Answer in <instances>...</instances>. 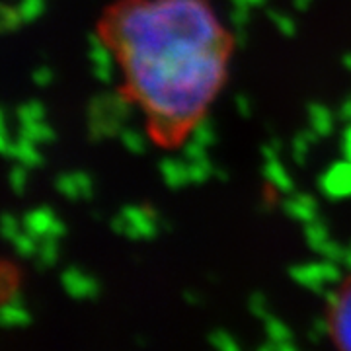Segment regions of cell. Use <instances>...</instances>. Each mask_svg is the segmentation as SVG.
Returning a JSON list of instances; mask_svg holds the SVG:
<instances>
[{
    "label": "cell",
    "instance_id": "cell-30",
    "mask_svg": "<svg viewBox=\"0 0 351 351\" xmlns=\"http://www.w3.org/2000/svg\"><path fill=\"white\" fill-rule=\"evenodd\" d=\"M6 143H8V141H6V137H4V133L0 131V152L4 151V147H6Z\"/></svg>",
    "mask_w": 351,
    "mask_h": 351
},
{
    "label": "cell",
    "instance_id": "cell-11",
    "mask_svg": "<svg viewBox=\"0 0 351 351\" xmlns=\"http://www.w3.org/2000/svg\"><path fill=\"white\" fill-rule=\"evenodd\" d=\"M29 324V314L24 306L16 304H2L0 306V326H25Z\"/></svg>",
    "mask_w": 351,
    "mask_h": 351
},
{
    "label": "cell",
    "instance_id": "cell-23",
    "mask_svg": "<svg viewBox=\"0 0 351 351\" xmlns=\"http://www.w3.org/2000/svg\"><path fill=\"white\" fill-rule=\"evenodd\" d=\"M8 182L16 193H24L25 189V168L24 166H14L8 176Z\"/></svg>",
    "mask_w": 351,
    "mask_h": 351
},
{
    "label": "cell",
    "instance_id": "cell-25",
    "mask_svg": "<svg viewBox=\"0 0 351 351\" xmlns=\"http://www.w3.org/2000/svg\"><path fill=\"white\" fill-rule=\"evenodd\" d=\"M34 80H36V84H39V86H45V84H49L51 80H53V73H51L47 66H39L38 71L34 73Z\"/></svg>",
    "mask_w": 351,
    "mask_h": 351
},
{
    "label": "cell",
    "instance_id": "cell-20",
    "mask_svg": "<svg viewBox=\"0 0 351 351\" xmlns=\"http://www.w3.org/2000/svg\"><path fill=\"white\" fill-rule=\"evenodd\" d=\"M267 176L271 180V184L279 189H291V182H289L287 172L283 170V166L279 162H271L267 164Z\"/></svg>",
    "mask_w": 351,
    "mask_h": 351
},
{
    "label": "cell",
    "instance_id": "cell-5",
    "mask_svg": "<svg viewBox=\"0 0 351 351\" xmlns=\"http://www.w3.org/2000/svg\"><path fill=\"white\" fill-rule=\"evenodd\" d=\"M293 277L304 287L313 289V291H320V289L328 287L332 281L338 279V267L332 263V260L322 263H311V265L295 267L293 269Z\"/></svg>",
    "mask_w": 351,
    "mask_h": 351
},
{
    "label": "cell",
    "instance_id": "cell-10",
    "mask_svg": "<svg viewBox=\"0 0 351 351\" xmlns=\"http://www.w3.org/2000/svg\"><path fill=\"white\" fill-rule=\"evenodd\" d=\"M162 174L166 184H170L172 188H180L191 180L188 162H182V160H164Z\"/></svg>",
    "mask_w": 351,
    "mask_h": 351
},
{
    "label": "cell",
    "instance_id": "cell-32",
    "mask_svg": "<svg viewBox=\"0 0 351 351\" xmlns=\"http://www.w3.org/2000/svg\"><path fill=\"white\" fill-rule=\"evenodd\" d=\"M0 131L4 133V113H2V110H0Z\"/></svg>",
    "mask_w": 351,
    "mask_h": 351
},
{
    "label": "cell",
    "instance_id": "cell-26",
    "mask_svg": "<svg viewBox=\"0 0 351 351\" xmlns=\"http://www.w3.org/2000/svg\"><path fill=\"white\" fill-rule=\"evenodd\" d=\"M123 141H125V145L131 151H141L143 149V141H141L137 133L133 135L131 131H123Z\"/></svg>",
    "mask_w": 351,
    "mask_h": 351
},
{
    "label": "cell",
    "instance_id": "cell-24",
    "mask_svg": "<svg viewBox=\"0 0 351 351\" xmlns=\"http://www.w3.org/2000/svg\"><path fill=\"white\" fill-rule=\"evenodd\" d=\"M75 178L76 182H78V188H80V195L82 197H90V193H92V180L84 172H75Z\"/></svg>",
    "mask_w": 351,
    "mask_h": 351
},
{
    "label": "cell",
    "instance_id": "cell-22",
    "mask_svg": "<svg viewBox=\"0 0 351 351\" xmlns=\"http://www.w3.org/2000/svg\"><path fill=\"white\" fill-rule=\"evenodd\" d=\"M41 10H43V0H24V2L18 6V12H20L24 22L36 20L39 14H41Z\"/></svg>",
    "mask_w": 351,
    "mask_h": 351
},
{
    "label": "cell",
    "instance_id": "cell-14",
    "mask_svg": "<svg viewBox=\"0 0 351 351\" xmlns=\"http://www.w3.org/2000/svg\"><path fill=\"white\" fill-rule=\"evenodd\" d=\"M287 211L293 217L301 219V221H313L314 219V211H316V205L314 201L308 197V195H299V197H293L289 199L287 203Z\"/></svg>",
    "mask_w": 351,
    "mask_h": 351
},
{
    "label": "cell",
    "instance_id": "cell-29",
    "mask_svg": "<svg viewBox=\"0 0 351 351\" xmlns=\"http://www.w3.org/2000/svg\"><path fill=\"white\" fill-rule=\"evenodd\" d=\"M343 149L348 154V160H351V127L346 131V138H343Z\"/></svg>",
    "mask_w": 351,
    "mask_h": 351
},
{
    "label": "cell",
    "instance_id": "cell-7",
    "mask_svg": "<svg viewBox=\"0 0 351 351\" xmlns=\"http://www.w3.org/2000/svg\"><path fill=\"white\" fill-rule=\"evenodd\" d=\"M63 287L66 289L69 295H73L76 299H90L98 295V283L94 277L86 276L82 271H78L76 267H71L63 274Z\"/></svg>",
    "mask_w": 351,
    "mask_h": 351
},
{
    "label": "cell",
    "instance_id": "cell-28",
    "mask_svg": "<svg viewBox=\"0 0 351 351\" xmlns=\"http://www.w3.org/2000/svg\"><path fill=\"white\" fill-rule=\"evenodd\" d=\"M6 302L16 304V306H24V299H22V295H20L18 291H10L8 297H6Z\"/></svg>",
    "mask_w": 351,
    "mask_h": 351
},
{
    "label": "cell",
    "instance_id": "cell-19",
    "mask_svg": "<svg viewBox=\"0 0 351 351\" xmlns=\"http://www.w3.org/2000/svg\"><path fill=\"white\" fill-rule=\"evenodd\" d=\"M57 189L63 193L64 197H69V199L82 197V195H80V188H78V182H76L75 174L59 176V178H57Z\"/></svg>",
    "mask_w": 351,
    "mask_h": 351
},
{
    "label": "cell",
    "instance_id": "cell-17",
    "mask_svg": "<svg viewBox=\"0 0 351 351\" xmlns=\"http://www.w3.org/2000/svg\"><path fill=\"white\" fill-rule=\"evenodd\" d=\"M14 248L16 252L22 256V258H29V256H34L36 252H38V239L36 237H32L29 232H18V237L12 240Z\"/></svg>",
    "mask_w": 351,
    "mask_h": 351
},
{
    "label": "cell",
    "instance_id": "cell-2",
    "mask_svg": "<svg viewBox=\"0 0 351 351\" xmlns=\"http://www.w3.org/2000/svg\"><path fill=\"white\" fill-rule=\"evenodd\" d=\"M131 100L123 96H101L90 108V133L92 137H106L119 131L127 117Z\"/></svg>",
    "mask_w": 351,
    "mask_h": 351
},
{
    "label": "cell",
    "instance_id": "cell-9",
    "mask_svg": "<svg viewBox=\"0 0 351 351\" xmlns=\"http://www.w3.org/2000/svg\"><path fill=\"white\" fill-rule=\"evenodd\" d=\"M4 154L6 156H12L16 158L20 164H24V166H41L43 162V158H41V154L38 152V149L34 147V143L32 141H27V138H18L16 143H6V147H4Z\"/></svg>",
    "mask_w": 351,
    "mask_h": 351
},
{
    "label": "cell",
    "instance_id": "cell-27",
    "mask_svg": "<svg viewBox=\"0 0 351 351\" xmlns=\"http://www.w3.org/2000/svg\"><path fill=\"white\" fill-rule=\"evenodd\" d=\"M237 4V10H250L252 6L262 4L263 0H232Z\"/></svg>",
    "mask_w": 351,
    "mask_h": 351
},
{
    "label": "cell",
    "instance_id": "cell-4",
    "mask_svg": "<svg viewBox=\"0 0 351 351\" xmlns=\"http://www.w3.org/2000/svg\"><path fill=\"white\" fill-rule=\"evenodd\" d=\"M113 228L127 234L129 239H147L152 237L156 230V221L154 215L149 213L147 209H125L113 221Z\"/></svg>",
    "mask_w": 351,
    "mask_h": 351
},
{
    "label": "cell",
    "instance_id": "cell-21",
    "mask_svg": "<svg viewBox=\"0 0 351 351\" xmlns=\"http://www.w3.org/2000/svg\"><path fill=\"white\" fill-rule=\"evenodd\" d=\"M18 232H20V223L14 219L12 215H2V217H0V234H2V239L12 242V240L18 237Z\"/></svg>",
    "mask_w": 351,
    "mask_h": 351
},
{
    "label": "cell",
    "instance_id": "cell-13",
    "mask_svg": "<svg viewBox=\"0 0 351 351\" xmlns=\"http://www.w3.org/2000/svg\"><path fill=\"white\" fill-rule=\"evenodd\" d=\"M55 262H57V239L55 237H43V239H39L36 267L43 271L45 267H49Z\"/></svg>",
    "mask_w": 351,
    "mask_h": 351
},
{
    "label": "cell",
    "instance_id": "cell-6",
    "mask_svg": "<svg viewBox=\"0 0 351 351\" xmlns=\"http://www.w3.org/2000/svg\"><path fill=\"white\" fill-rule=\"evenodd\" d=\"M322 188L330 197L351 195V160L332 166L322 178Z\"/></svg>",
    "mask_w": 351,
    "mask_h": 351
},
{
    "label": "cell",
    "instance_id": "cell-3",
    "mask_svg": "<svg viewBox=\"0 0 351 351\" xmlns=\"http://www.w3.org/2000/svg\"><path fill=\"white\" fill-rule=\"evenodd\" d=\"M328 334L341 350H351V277L332 293L328 306Z\"/></svg>",
    "mask_w": 351,
    "mask_h": 351
},
{
    "label": "cell",
    "instance_id": "cell-16",
    "mask_svg": "<svg viewBox=\"0 0 351 351\" xmlns=\"http://www.w3.org/2000/svg\"><path fill=\"white\" fill-rule=\"evenodd\" d=\"M18 119L20 123H32V121H43L45 117V110L39 101H29L18 108Z\"/></svg>",
    "mask_w": 351,
    "mask_h": 351
},
{
    "label": "cell",
    "instance_id": "cell-31",
    "mask_svg": "<svg viewBox=\"0 0 351 351\" xmlns=\"http://www.w3.org/2000/svg\"><path fill=\"white\" fill-rule=\"evenodd\" d=\"M343 260H346V262L351 265V246L348 248V250H346V254H343Z\"/></svg>",
    "mask_w": 351,
    "mask_h": 351
},
{
    "label": "cell",
    "instance_id": "cell-1",
    "mask_svg": "<svg viewBox=\"0 0 351 351\" xmlns=\"http://www.w3.org/2000/svg\"><path fill=\"white\" fill-rule=\"evenodd\" d=\"M101 38L125 69L123 94L145 112L151 137L184 143L223 86L232 49L209 0H123Z\"/></svg>",
    "mask_w": 351,
    "mask_h": 351
},
{
    "label": "cell",
    "instance_id": "cell-18",
    "mask_svg": "<svg viewBox=\"0 0 351 351\" xmlns=\"http://www.w3.org/2000/svg\"><path fill=\"white\" fill-rule=\"evenodd\" d=\"M20 24H24V20L18 12V8H8L0 4V32H12Z\"/></svg>",
    "mask_w": 351,
    "mask_h": 351
},
{
    "label": "cell",
    "instance_id": "cell-15",
    "mask_svg": "<svg viewBox=\"0 0 351 351\" xmlns=\"http://www.w3.org/2000/svg\"><path fill=\"white\" fill-rule=\"evenodd\" d=\"M311 121H313L314 131H316V133H320V135H326V133H330V129H332V125H334L332 113L328 112L324 106H316V108H313Z\"/></svg>",
    "mask_w": 351,
    "mask_h": 351
},
{
    "label": "cell",
    "instance_id": "cell-8",
    "mask_svg": "<svg viewBox=\"0 0 351 351\" xmlns=\"http://www.w3.org/2000/svg\"><path fill=\"white\" fill-rule=\"evenodd\" d=\"M55 221H57V217L53 215V211L47 207H41V209H34V211L25 213L22 225H24L25 232H29L32 237L39 240L49 234Z\"/></svg>",
    "mask_w": 351,
    "mask_h": 351
},
{
    "label": "cell",
    "instance_id": "cell-12",
    "mask_svg": "<svg viewBox=\"0 0 351 351\" xmlns=\"http://www.w3.org/2000/svg\"><path fill=\"white\" fill-rule=\"evenodd\" d=\"M20 137L27 138L32 143H47V141L55 138V133L43 121H32V123H22V127H20Z\"/></svg>",
    "mask_w": 351,
    "mask_h": 351
}]
</instances>
